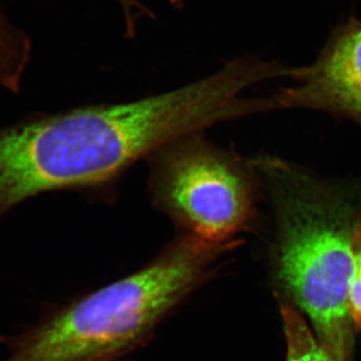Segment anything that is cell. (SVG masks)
<instances>
[{
    "label": "cell",
    "mask_w": 361,
    "mask_h": 361,
    "mask_svg": "<svg viewBox=\"0 0 361 361\" xmlns=\"http://www.w3.org/2000/svg\"><path fill=\"white\" fill-rule=\"evenodd\" d=\"M32 56L30 37L0 8V87L18 92Z\"/></svg>",
    "instance_id": "6"
},
{
    "label": "cell",
    "mask_w": 361,
    "mask_h": 361,
    "mask_svg": "<svg viewBox=\"0 0 361 361\" xmlns=\"http://www.w3.org/2000/svg\"><path fill=\"white\" fill-rule=\"evenodd\" d=\"M281 317L286 341L285 361H336L295 306L282 304Z\"/></svg>",
    "instance_id": "7"
},
{
    "label": "cell",
    "mask_w": 361,
    "mask_h": 361,
    "mask_svg": "<svg viewBox=\"0 0 361 361\" xmlns=\"http://www.w3.org/2000/svg\"><path fill=\"white\" fill-rule=\"evenodd\" d=\"M230 247L185 235L151 264L20 337L6 361H90L129 348L177 305Z\"/></svg>",
    "instance_id": "3"
},
{
    "label": "cell",
    "mask_w": 361,
    "mask_h": 361,
    "mask_svg": "<svg viewBox=\"0 0 361 361\" xmlns=\"http://www.w3.org/2000/svg\"><path fill=\"white\" fill-rule=\"evenodd\" d=\"M269 77L265 61L242 56L158 96L0 128V217L45 192L106 184L180 137L250 114L240 94Z\"/></svg>",
    "instance_id": "1"
},
{
    "label": "cell",
    "mask_w": 361,
    "mask_h": 361,
    "mask_svg": "<svg viewBox=\"0 0 361 361\" xmlns=\"http://www.w3.org/2000/svg\"><path fill=\"white\" fill-rule=\"evenodd\" d=\"M152 192L161 210L188 234L232 244L253 220L254 185L248 171L199 133L154 155Z\"/></svg>",
    "instance_id": "4"
},
{
    "label": "cell",
    "mask_w": 361,
    "mask_h": 361,
    "mask_svg": "<svg viewBox=\"0 0 361 361\" xmlns=\"http://www.w3.org/2000/svg\"><path fill=\"white\" fill-rule=\"evenodd\" d=\"M295 85L264 99L273 108L318 109L350 118L361 125V20L339 23L312 63L291 68Z\"/></svg>",
    "instance_id": "5"
},
{
    "label": "cell",
    "mask_w": 361,
    "mask_h": 361,
    "mask_svg": "<svg viewBox=\"0 0 361 361\" xmlns=\"http://www.w3.org/2000/svg\"><path fill=\"white\" fill-rule=\"evenodd\" d=\"M168 1L171 6L174 7L176 9H180L185 6L187 0H168Z\"/></svg>",
    "instance_id": "9"
},
{
    "label": "cell",
    "mask_w": 361,
    "mask_h": 361,
    "mask_svg": "<svg viewBox=\"0 0 361 361\" xmlns=\"http://www.w3.org/2000/svg\"><path fill=\"white\" fill-rule=\"evenodd\" d=\"M349 306L355 329L361 330V224L357 228L355 238Z\"/></svg>",
    "instance_id": "8"
},
{
    "label": "cell",
    "mask_w": 361,
    "mask_h": 361,
    "mask_svg": "<svg viewBox=\"0 0 361 361\" xmlns=\"http://www.w3.org/2000/svg\"><path fill=\"white\" fill-rule=\"evenodd\" d=\"M254 165L266 177L276 211L278 282L330 355L350 361L355 326L349 291L361 184H326L273 159Z\"/></svg>",
    "instance_id": "2"
}]
</instances>
